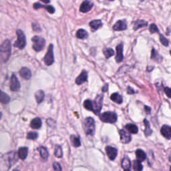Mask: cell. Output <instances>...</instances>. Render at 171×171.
<instances>
[{"label":"cell","mask_w":171,"mask_h":171,"mask_svg":"<svg viewBox=\"0 0 171 171\" xmlns=\"http://www.w3.org/2000/svg\"><path fill=\"white\" fill-rule=\"evenodd\" d=\"M18 39L15 41L14 46L15 47H18L19 49H24L25 46L26 45V39L25 34H24L23 31L20 30H18L16 31Z\"/></svg>","instance_id":"obj_4"},{"label":"cell","mask_w":171,"mask_h":171,"mask_svg":"<svg viewBox=\"0 0 171 171\" xmlns=\"http://www.w3.org/2000/svg\"><path fill=\"white\" fill-rule=\"evenodd\" d=\"M90 26L93 31H96L98 30L99 28L102 26V22L101 20H93L90 22Z\"/></svg>","instance_id":"obj_20"},{"label":"cell","mask_w":171,"mask_h":171,"mask_svg":"<svg viewBox=\"0 0 171 171\" xmlns=\"http://www.w3.org/2000/svg\"><path fill=\"white\" fill-rule=\"evenodd\" d=\"M28 153V149L26 147H21L19 148L18 152V157L21 160H25L27 158Z\"/></svg>","instance_id":"obj_19"},{"label":"cell","mask_w":171,"mask_h":171,"mask_svg":"<svg viewBox=\"0 0 171 171\" xmlns=\"http://www.w3.org/2000/svg\"><path fill=\"white\" fill-rule=\"evenodd\" d=\"M76 36L77 38L78 39H86L87 38L88 36V34L86 30L83 29H80L77 31L76 34Z\"/></svg>","instance_id":"obj_26"},{"label":"cell","mask_w":171,"mask_h":171,"mask_svg":"<svg viewBox=\"0 0 171 171\" xmlns=\"http://www.w3.org/2000/svg\"><path fill=\"white\" fill-rule=\"evenodd\" d=\"M83 127L85 133L87 135H94L95 132V122L92 117L86 118L83 123Z\"/></svg>","instance_id":"obj_2"},{"label":"cell","mask_w":171,"mask_h":171,"mask_svg":"<svg viewBox=\"0 0 171 171\" xmlns=\"http://www.w3.org/2000/svg\"><path fill=\"white\" fill-rule=\"evenodd\" d=\"M53 46L52 44H50L47 49V51L46 56H44V61L46 65L51 66L53 62H54V58H53Z\"/></svg>","instance_id":"obj_7"},{"label":"cell","mask_w":171,"mask_h":171,"mask_svg":"<svg viewBox=\"0 0 171 171\" xmlns=\"http://www.w3.org/2000/svg\"><path fill=\"white\" fill-rule=\"evenodd\" d=\"M20 76L23 78L25 80H30L31 77V73L29 69L26 67L22 68L20 72H19Z\"/></svg>","instance_id":"obj_17"},{"label":"cell","mask_w":171,"mask_h":171,"mask_svg":"<svg viewBox=\"0 0 171 171\" xmlns=\"http://www.w3.org/2000/svg\"><path fill=\"white\" fill-rule=\"evenodd\" d=\"M133 169L134 171H142L143 169V166L142 165L140 161L134 160V164H133Z\"/></svg>","instance_id":"obj_35"},{"label":"cell","mask_w":171,"mask_h":171,"mask_svg":"<svg viewBox=\"0 0 171 171\" xmlns=\"http://www.w3.org/2000/svg\"><path fill=\"white\" fill-rule=\"evenodd\" d=\"M34 8L35 9H38L40 8H44L46 9L47 12L50 14H53L55 12V8L52 5H44L40 4V3H35L34 4Z\"/></svg>","instance_id":"obj_15"},{"label":"cell","mask_w":171,"mask_h":171,"mask_svg":"<svg viewBox=\"0 0 171 171\" xmlns=\"http://www.w3.org/2000/svg\"><path fill=\"white\" fill-rule=\"evenodd\" d=\"M108 85L105 84V86L102 88V91L103 92H106L108 90Z\"/></svg>","instance_id":"obj_45"},{"label":"cell","mask_w":171,"mask_h":171,"mask_svg":"<svg viewBox=\"0 0 171 171\" xmlns=\"http://www.w3.org/2000/svg\"><path fill=\"white\" fill-rule=\"evenodd\" d=\"M164 93L166 94L168 98H171V88H169L168 87L164 88Z\"/></svg>","instance_id":"obj_41"},{"label":"cell","mask_w":171,"mask_h":171,"mask_svg":"<svg viewBox=\"0 0 171 171\" xmlns=\"http://www.w3.org/2000/svg\"><path fill=\"white\" fill-rule=\"evenodd\" d=\"M103 53L106 59H108L110 57L115 55V51L111 48H104L103 50Z\"/></svg>","instance_id":"obj_34"},{"label":"cell","mask_w":171,"mask_h":171,"mask_svg":"<svg viewBox=\"0 0 171 171\" xmlns=\"http://www.w3.org/2000/svg\"><path fill=\"white\" fill-rule=\"evenodd\" d=\"M32 27H33V30L34 31H41V28L39 26V24H37V23L32 24Z\"/></svg>","instance_id":"obj_42"},{"label":"cell","mask_w":171,"mask_h":171,"mask_svg":"<svg viewBox=\"0 0 171 171\" xmlns=\"http://www.w3.org/2000/svg\"><path fill=\"white\" fill-rule=\"evenodd\" d=\"M110 99H111L113 102H115V103L118 104H122L123 102L122 97L117 92L113 93L111 96H110Z\"/></svg>","instance_id":"obj_21"},{"label":"cell","mask_w":171,"mask_h":171,"mask_svg":"<svg viewBox=\"0 0 171 171\" xmlns=\"http://www.w3.org/2000/svg\"><path fill=\"white\" fill-rule=\"evenodd\" d=\"M106 152L108 156L111 160H115L118 154V150L115 148L110 147V146H107L106 147Z\"/></svg>","instance_id":"obj_11"},{"label":"cell","mask_w":171,"mask_h":171,"mask_svg":"<svg viewBox=\"0 0 171 171\" xmlns=\"http://www.w3.org/2000/svg\"><path fill=\"white\" fill-rule=\"evenodd\" d=\"M88 80V72L86 70H83L80 74L76 79V84L78 85H81Z\"/></svg>","instance_id":"obj_14"},{"label":"cell","mask_w":171,"mask_h":171,"mask_svg":"<svg viewBox=\"0 0 171 171\" xmlns=\"http://www.w3.org/2000/svg\"><path fill=\"white\" fill-rule=\"evenodd\" d=\"M103 95L99 94L96 97L94 101L93 102L94 110L93 112L95 115H98L100 112V110L102 107V102H103Z\"/></svg>","instance_id":"obj_6"},{"label":"cell","mask_w":171,"mask_h":171,"mask_svg":"<svg viewBox=\"0 0 171 171\" xmlns=\"http://www.w3.org/2000/svg\"><path fill=\"white\" fill-rule=\"evenodd\" d=\"M144 124L145 126V130H144V134L146 135V137H149L151 135L152 133H153V131H152L150 128V123L148 121L147 119L144 120Z\"/></svg>","instance_id":"obj_28"},{"label":"cell","mask_w":171,"mask_h":171,"mask_svg":"<svg viewBox=\"0 0 171 171\" xmlns=\"http://www.w3.org/2000/svg\"><path fill=\"white\" fill-rule=\"evenodd\" d=\"M148 25V23L144 20H137L134 23V27L133 29L134 30H137L139 28L146 27Z\"/></svg>","instance_id":"obj_24"},{"label":"cell","mask_w":171,"mask_h":171,"mask_svg":"<svg viewBox=\"0 0 171 171\" xmlns=\"http://www.w3.org/2000/svg\"><path fill=\"white\" fill-rule=\"evenodd\" d=\"M42 126V120L38 117L34 118L30 122V127L33 129H39Z\"/></svg>","instance_id":"obj_18"},{"label":"cell","mask_w":171,"mask_h":171,"mask_svg":"<svg viewBox=\"0 0 171 171\" xmlns=\"http://www.w3.org/2000/svg\"><path fill=\"white\" fill-rule=\"evenodd\" d=\"M151 59L156 62H160L162 60V57L158 54L156 50L153 48L151 52Z\"/></svg>","instance_id":"obj_30"},{"label":"cell","mask_w":171,"mask_h":171,"mask_svg":"<svg viewBox=\"0 0 171 171\" xmlns=\"http://www.w3.org/2000/svg\"><path fill=\"white\" fill-rule=\"evenodd\" d=\"M9 88L13 92H16L20 89V82H19L18 78L16 77V76L15 74L11 76Z\"/></svg>","instance_id":"obj_8"},{"label":"cell","mask_w":171,"mask_h":171,"mask_svg":"<svg viewBox=\"0 0 171 171\" xmlns=\"http://www.w3.org/2000/svg\"><path fill=\"white\" fill-rule=\"evenodd\" d=\"M136 156H137V160L140 161V162H142L147 158V154L142 150L138 149L136 151Z\"/></svg>","instance_id":"obj_23"},{"label":"cell","mask_w":171,"mask_h":171,"mask_svg":"<svg viewBox=\"0 0 171 171\" xmlns=\"http://www.w3.org/2000/svg\"><path fill=\"white\" fill-rule=\"evenodd\" d=\"M115 31H123L127 29V24L126 20H119L113 26Z\"/></svg>","instance_id":"obj_13"},{"label":"cell","mask_w":171,"mask_h":171,"mask_svg":"<svg viewBox=\"0 0 171 171\" xmlns=\"http://www.w3.org/2000/svg\"><path fill=\"white\" fill-rule=\"evenodd\" d=\"M70 140L73 146L75 147H79L81 145L80 138H79V137H76L74 135L70 136Z\"/></svg>","instance_id":"obj_31"},{"label":"cell","mask_w":171,"mask_h":171,"mask_svg":"<svg viewBox=\"0 0 171 171\" xmlns=\"http://www.w3.org/2000/svg\"><path fill=\"white\" fill-rule=\"evenodd\" d=\"M84 107L88 110H90L92 111L94 110V106H93V102L90 100H86L84 102Z\"/></svg>","instance_id":"obj_32"},{"label":"cell","mask_w":171,"mask_h":171,"mask_svg":"<svg viewBox=\"0 0 171 171\" xmlns=\"http://www.w3.org/2000/svg\"><path fill=\"white\" fill-rule=\"evenodd\" d=\"M135 92L134 90L132 89V88L131 87H130L128 86L127 88V93L129 94H134Z\"/></svg>","instance_id":"obj_43"},{"label":"cell","mask_w":171,"mask_h":171,"mask_svg":"<svg viewBox=\"0 0 171 171\" xmlns=\"http://www.w3.org/2000/svg\"><path fill=\"white\" fill-rule=\"evenodd\" d=\"M119 134L120 137V141L123 144H128L131 141V136L128 132H126L124 130H120Z\"/></svg>","instance_id":"obj_9"},{"label":"cell","mask_w":171,"mask_h":171,"mask_svg":"<svg viewBox=\"0 0 171 171\" xmlns=\"http://www.w3.org/2000/svg\"><path fill=\"white\" fill-rule=\"evenodd\" d=\"M170 171H171V166H170Z\"/></svg>","instance_id":"obj_48"},{"label":"cell","mask_w":171,"mask_h":171,"mask_svg":"<svg viewBox=\"0 0 171 171\" xmlns=\"http://www.w3.org/2000/svg\"><path fill=\"white\" fill-rule=\"evenodd\" d=\"M53 171H62V167L58 163H53Z\"/></svg>","instance_id":"obj_40"},{"label":"cell","mask_w":171,"mask_h":171,"mask_svg":"<svg viewBox=\"0 0 171 171\" xmlns=\"http://www.w3.org/2000/svg\"><path fill=\"white\" fill-rule=\"evenodd\" d=\"M117 115L113 112H105L100 115V119L104 122L113 124L117 121Z\"/></svg>","instance_id":"obj_5"},{"label":"cell","mask_w":171,"mask_h":171,"mask_svg":"<svg viewBox=\"0 0 171 171\" xmlns=\"http://www.w3.org/2000/svg\"><path fill=\"white\" fill-rule=\"evenodd\" d=\"M121 166L124 170H127L130 169V167L131 166V160H130L128 157H124L123 158L122 160Z\"/></svg>","instance_id":"obj_29"},{"label":"cell","mask_w":171,"mask_h":171,"mask_svg":"<svg viewBox=\"0 0 171 171\" xmlns=\"http://www.w3.org/2000/svg\"><path fill=\"white\" fill-rule=\"evenodd\" d=\"M170 55H171V51H170Z\"/></svg>","instance_id":"obj_49"},{"label":"cell","mask_w":171,"mask_h":171,"mask_svg":"<svg viewBox=\"0 0 171 171\" xmlns=\"http://www.w3.org/2000/svg\"><path fill=\"white\" fill-rule=\"evenodd\" d=\"M13 171H20V170H16V169H15V170H14Z\"/></svg>","instance_id":"obj_47"},{"label":"cell","mask_w":171,"mask_h":171,"mask_svg":"<svg viewBox=\"0 0 171 171\" xmlns=\"http://www.w3.org/2000/svg\"><path fill=\"white\" fill-rule=\"evenodd\" d=\"M144 109H145V111H146V112H147V114H148V115H149V114L150 113V111H151L150 108L147 106H144Z\"/></svg>","instance_id":"obj_44"},{"label":"cell","mask_w":171,"mask_h":171,"mask_svg":"<svg viewBox=\"0 0 171 171\" xmlns=\"http://www.w3.org/2000/svg\"><path fill=\"white\" fill-rule=\"evenodd\" d=\"M149 31L151 34H154V33H157L159 31L158 30L157 26L155 25L154 24H150V26L149 27Z\"/></svg>","instance_id":"obj_39"},{"label":"cell","mask_w":171,"mask_h":171,"mask_svg":"<svg viewBox=\"0 0 171 171\" xmlns=\"http://www.w3.org/2000/svg\"><path fill=\"white\" fill-rule=\"evenodd\" d=\"M125 128L127 130V131L131 133V134H137L138 129V127L135 124H128L125 126Z\"/></svg>","instance_id":"obj_27"},{"label":"cell","mask_w":171,"mask_h":171,"mask_svg":"<svg viewBox=\"0 0 171 171\" xmlns=\"http://www.w3.org/2000/svg\"><path fill=\"white\" fill-rule=\"evenodd\" d=\"M44 96H45V94H44L43 90H38L35 93V98L37 104H40L42 102L44 99Z\"/></svg>","instance_id":"obj_22"},{"label":"cell","mask_w":171,"mask_h":171,"mask_svg":"<svg viewBox=\"0 0 171 171\" xmlns=\"http://www.w3.org/2000/svg\"><path fill=\"white\" fill-rule=\"evenodd\" d=\"M160 41L161 44H162L163 46H166V47L169 46V41H168V40L166 38V37L162 34L160 35Z\"/></svg>","instance_id":"obj_38"},{"label":"cell","mask_w":171,"mask_h":171,"mask_svg":"<svg viewBox=\"0 0 171 171\" xmlns=\"http://www.w3.org/2000/svg\"><path fill=\"white\" fill-rule=\"evenodd\" d=\"M54 154L56 157L58 158H62L63 153L62 147L60 145H56L55 147V150H54Z\"/></svg>","instance_id":"obj_36"},{"label":"cell","mask_w":171,"mask_h":171,"mask_svg":"<svg viewBox=\"0 0 171 171\" xmlns=\"http://www.w3.org/2000/svg\"><path fill=\"white\" fill-rule=\"evenodd\" d=\"M0 100H1V102L2 104H8L10 100V98L7 94L2 91L1 94H0Z\"/></svg>","instance_id":"obj_33"},{"label":"cell","mask_w":171,"mask_h":171,"mask_svg":"<svg viewBox=\"0 0 171 171\" xmlns=\"http://www.w3.org/2000/svg\"><path fill=\"white\" fill-rule=\"evenodd\" d=\"M31 41L33 42L32 47L36 52H40L46 46V40L43 37L35 36L32 37Z\"/></svg>","instance_id":"obj_3"},{"label":"cell","mask_w":171,"mask_h":171,"mask_svg":"<svg viewBox=\"0 0 171 171\" xmlns=\"http://www.w3.org/2000/svg\"><path fill=\"white\" fill-rule=\"evenodd\" d=\"M94 4L93 2L90 1H84L82 3L80 7V11L82 13H86L90 11L92 8H93Z\"/></svg>","instance_id":"obj_10"},{"label":"cell","mask_w":171,"mask_h":171,"mask_svg":"<svg viewBox=\"0 0 171 171\" xmlns=\"http://www.w3.org/2000/svg\"><path fill=\"white\" fill-rule=\"evenodd\" d=\"M38 150L40 152V156L41 157H42V159L44 160H47V158H48V156H49V153H48V152H47L46 148L44 147H40L38 148Z\"/></svg>","instance_id":"obj_25"},{"label":"cell","mask_w":171,"mask_h":171,"mask_svg":"<svg viewBox=\"0 0 171 171\" xmlns=\"http://www.w3.org/2000/svg\"><path fill=\"white\" fill-rule=\"evenodd\" d=\"M124 171H131V170H130V169H127V170H124Z\"/></svg>","instance_id":"obj_46"},{"label":"cell","mask_w":171,"mask_h":171,"mask_svg":"<svg viewBox=\"0 0 171 171\" xmlns=\"http://www.w3.org/2000/svg\"><path fill=\"white\" fill-rule=\"evenodd\" d=\"M38 137V134H37V132H29L27 134V138L28 140H34Z\"/></svg>","instance_id":"obj_37"},{"label":"cell","mask_w":171,"mask_h":171,"mask_svg":"<svg viewBox=\"0 0 171 171\" xmlns=\"http://www.w3.org/2000/svg\"><path fill=\"white\" fill-rule=\"evenodd\" d=\"M116 62H121L124 59L123 56V44H120L116 46Z\"/></svg>","instance_id":"obj_12"},{"label":"cell","mask_w":171,"mask_h":171,"mask_svg":"<svg viewBox=\"0 0 171 171\" xmlns=\"http://www.w3.org/2000/svg\"><path fill=\"white\" fill-rule=\"evenodd\" d=\"M11 46L9 40H6L2 43L0 48V58L2 63H5L9 60L11 56Z\"/></svg>","instance_id":"obj_1"},{"label":"cell","mask_w":171,"mask_h":171,"mask_svg":"<svg viewBox=\"0 0 171 171\" xmlns=\"http://www.w3.org/2000/svg\"><path fill=\"white\" fill-rule=\"evenodd\" d=\"M160 132L166 139H171V127L168 125H163L160 129Z\"/></svg>","instance_id":"obj_16"}]
</instances>
